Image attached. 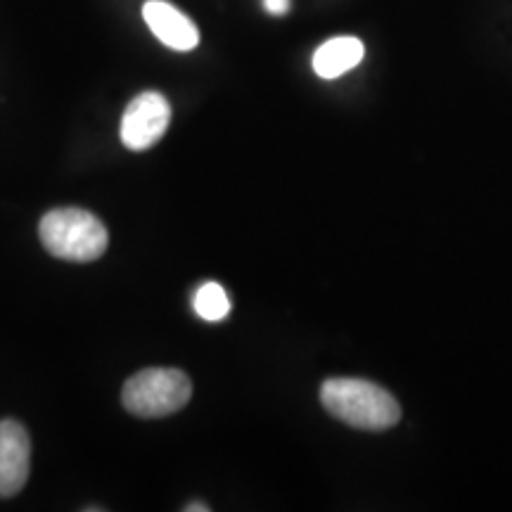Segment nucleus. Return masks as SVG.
<instances>
[{
    "instance_id": "f257e3e1",
    "label": "nucleus",
    "mask_w": 512,
    "mask_h": 512,
    "mask_svg": "<svg viewBox=\"0 0 512 512\" xmlns=\"http://www.w3.org/2000/svg\"><path fill=\"white\" fill-rule=\"evenodd\" d=\"M320 403L332 418L356 430L382 432L401 420V406L380 384L358 377H332L320 387Z\"/></svg>"
},
{
    "instance_id": "f03ea898",
    "label": "nucleus",
    "mask_w": 512,
    "mask_h": 512,
    "mask_svg": "<svg viewBox=\"0 0 512 512\" xmlns=\"http://www.w3.org/2000/svg\"><path fill=\"white\" fill-rule=\"evenodd\" d=\"M38 235L50 256L76 264L100 259L110 245V235L98 216L76 207L48 211L38 226Z\"/></svg>"
},
{
    "instance_id": "7ed1b4c3",
    "label": "nucleus",
    "mask_w": 512,
    "mask_h": 512,
    "mask_svg": "<svg viewBox=\"0 0 512 512\" xmlns=\"http://www.w3.org/2000/svg\"><path fill=\"white\" fill-rule=\"evenodd\" d=\"M192 396L190 377L178 368H145L128 377L121 403L131 415L145 420L166 418L188 406Z\"/></svg>"
},
{
    "instance_id": "20e7f679",
    "label": "nucleus",
    "mask_w": 512,
    "mask_h": 512,
    "mask_svg": "<svg viewBox=\"0 0 512 512\" xmlns=\"http://www.w3.org/2000/svg\"><path fill=\"white\" fill-rule=\"evenodd\" d=\"M171 105L162 93L145 91L128 102L121 117V143L133 152L155 147L169 131Z\"/></svg>"
},
{
    "instance_id": "39448f33",
    "label": "nucleus",
    "mask_w": 512,
    "mask_h": 512,
    "mask_svg": "<svg viewBox=\"0 0 512 512\" xmlns=\"http://www.w3.org/2000/svg\"><path fill=\"white\" fill-rule=\"evenodd\" d=\"M31 472V439L22 422L0 420V498L24 489Z\"/></svg>"
},
{
    "instance_id": "423d86ee",
    "label": "nucleus",
    "mask_w": 512,
    "mask_h": 512,
    "mask_svg": "<svg viewBox=\"0 0 512 512\" xmlns=\"http://www.w3.org/2000/svg\"><path fill=\"white\" fill-rule=\"evenodd\" d=\"M143 19L166 48L188 53L200 43V31L195 22L166 0H147L143 5Z\"/></svg>"
},
{
    "instance_id": "0eeeda50",
    "label": "nucleus",
    "mask_w": 512,
    "mask_h": 512,
    "mask_svg": "<svg viewBox=\"0 0 512 512\" xmlns=\"http://www.w3.org/2000/svg\"><path fill=\"white\" fill-rule=\"evenodd\" d=\"M366 55L363 43L354 36H339L330 38L323 43L313 55V69L320 79H337V76L347 74L349 69L358 67V62Z\"/></svg>"
},
{
    "instance_id": "6e6552de",
    "label": "nucleus",
    "mask_w": 512,
    "mask_h": 512,
    "mask_svg": "<svg viewBox=\"0 0 512 512\" xmlns=\"http://www.w3.org/2000/svg\"><path fill=\"white\" fill-rule=\"evenodd\" d=\"M195 313L209 323L223 320L230 313V299L219 283H204L195 294Z\"/></svg>"
},
{
    "instance_id": "1a4fd4ad",
    "label": "nucleus",
    "mask_w": 512,
    "mask_h": 512,
    "mask_svg": "<svg viewBox=\"0 0 512 512\" xmlns=\"http://www.w3.org/2000/svg\"><path fill=\"white\" fill-rule=\"evenodd\" d=\"M264 8L268 15H287V10H290V0H264Z\"/></svg>"
},
{
    "instance_id": "9d476101",
    "label": "nucleus",
    "mask_w": 512,
    "mask_h": 512,
    "mask_svg": "<svg viewBox=\"0 0 512 512\" xmlns=\"http://www.w3.org/2000/svg\"><path fill=\"white\" fill-rule=\"evenodd\" d=\"M185 512H209V505H204V503L185 505Z\"/></svg>"
}]
</instances>
